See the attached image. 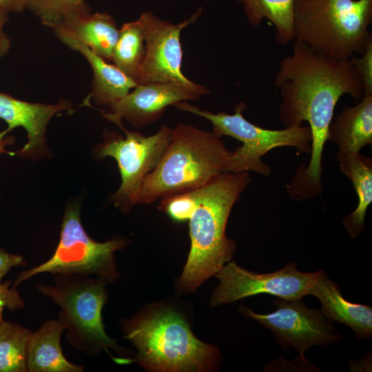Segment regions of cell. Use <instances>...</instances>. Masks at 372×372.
I'll return each mask as SVG.
<instances>
[{
	"label": "cell",
	"mask_w": 372,
	"mask_h": 372,
	"mask_svg": "<svg viewBox=\"0 0 372 372\" xmlns=\"http://www.w3.org/2000/svg\"><path fill=\"white\" fill-rule=\"evenodd\" d=\"M27 8L51 29L68 17L92 12L85 0H27Z\"/></svg>",
	"instance_id": "obj_24"
},
{
	"label": "cell",
	"mask_w": 372,
	"mask_h": 372,
	"mask_svg": "<svg viewBox=\"0 0 372 372\" xmlns=\"http://www.w3.org/2000/svg\"><path fill=\"white\" fill-rule=\"evenodd\" d=\"M251 182L249 172H223L194 189L196 205L189 219L191 249L179 282L195 291L232 258L236 246L227 238L230 212Z\"/></svg>",
	"instance_id": "obj_2"
},
{
	"label": "cell",
	"mask_w": 372,
	"mask_h": 372,
	"mask_svg": "<svg viewBox=\"0 0 372 372\" xmlns=\"http://www.w3.org/2000/svg\"><path fill=\"white\" fill-rule=\"evenodd\" d=\"M72 107L66 100L55 104L30 103L0 92V118L8 125L6 132L21 127L28 138V143L13 155L30 156L41 151L45 145V132L51 118L63 111L70 112Z\"/></svg>",
	"instance_id": "obj_14"
},
{
	"label": "cell",
	"mask_w": 372,
	"mask_h": 372,
	"mask_svg": "<svg viewBox=\"0 0 372 372\" xmlns=\"http://www.w3.org/2000/svg\"><path fill=\"white\" fill-rule=\"evenodd\" d=\"M145 52V39L141 20L123 24L113 50V64L136 83Z\"/></svg>",
	"instance_id": "obj_22"
},
{
	"label": "cell",
	"mask_w": 372,
	"mask_h": 372,
	"mask_svg": "<svg viewBox=\"0 0 372 372\" xmlns=\"http://www.w3.org/2000/svg\"><path fill=\"white\" fill-rule=\"evenodd\" d=\"M324 273L322 270L301 272L296 269V262H291L277 271L256 273L229 261L216 274L220 284L212 295L211 304L231 303L261 293L285 300H302Z\"/></svg>",
	"instance_id": "obj_10"
},
{
	"label": "cell",
	"mask_w": 372,
	"mask_h": 372,
	"mask_svg": "<svg viewBox=\"0 0 372 372\" xmlns=\"http://www.w3.org/2000/svg\"><path fill=\"white\" fill-rule=\"evenodd\" d=\"M273 302L277 309L272 313H256L243 306L240 311L269 329L282 349L292 347L304 358V351L311 347L331 345L342 340L321 310L307 307L302 300L277 298Z\"/></svg>",
	"instance_id": "obj_11"
},
{
	"label": "cell",
	"mask_w": 372,
	"mask_h": 372,
	"mask_svg": "<svg viewBox=\"0 0 372 372\" xmlns=\"http://www.w3.org/2000/svg\"><path fill=\"white\" fill-rule=\"evenodd\" d=\"M350 61L361 81L365 94H372V39L361 54V57L351 56Z\"/></svg>",
	"instance_id": "obj_25"
},
{
	"label": "cell",
	"mask_w": 372,
	"mask_h": 372,
	"mask_svg": "<svg viewBox=\"0 0 372 372\" xmlns=\"http://www.w3.org/2000/svg\"><path fill=\"white\" fill-rule=\"evenodd\" d=\"M124 337L137 349L138 360L149 369L165 371H203L214 363L218 349L198 340L185 320L167 309L124 327Z\"/></svg>",
	"instance_id": "obj_5"
},
{
	"label": "cell",
	"mask_w": 372,
	"mask_h": 372,
	"mask_svg": "<svg viewBox=\"0 0 372 372\" xmlns=\"http://www.w3.org/2000/svg\"><path fill=\"white\" fill-rule=\"evenodd\" d=\"M8 14L0 10V59L5 56L11 48V40L4 30V27L9 21Z\"/></svg>",
	"instance_id": "obj_28"
},
{
	"label": "cell",
	"mask_w": 372,
	"mask_h": 372,
	"mask_svg": "<svg viewBox=\"0 0 372 372\" xmlns=\"http://www.w3.org/2000/svg\"><path fill=\"white\" fill-rule=\"evenodd\" d=\"M231 152L214 132L180 123L156 168L145 178L137 204L200 188L218 174L228 172Z\"/></svg>",
	"instance_id": "obj_3"
},
{
	"label": "cell",
	"mask_w": 372,
	"mask_h": 372,
	"mask_svg": "<svg viewBox=\"0 0 372 372\" xmlns=\"http://www.w3.org/2000/svg\"><path fill=\"white\" fill-rule=\"evenodd\" d=\"M309 295L318 298L322 305L321 311L329 320L349 327L359 339L371 337V307L347 300L339 287L326 276L325 272L315 282Z\"/></svg>",
	"instance_id": "obj_17"
},
{
	"label": "cell",
	"mask_w": 372,
	"mask_h": 372,
	"mask_svg": "<svg viewBox=\"0 0 372 372\" xmlns=\"http://www.w3.org/2000/svg\"><path fill=\"white\" fill-rule=\"evenodd\" d=\"M372 0H294L295 39L316 54L344 61L372 39Z\"/></svg>",
	"instance_id": "obj_4"
},
{
	"label": "cell",
	"mask_w": 372,
	"mask_h": 372,
	"mask_svg": "<svg viewBox=\"0 0 372 372\" xmlns=\"http://www.w3.org/2000/svg\"><path fill=\"white\" fill-rule=\"evenodd\" d=\"M58 29L75 37L107 61H112L119 29L107 12L76 14L65 18Z\"/></svg>",
	"instance_id": "obj_19"
},
{
	"label": "cell",
	"mask_w": 372,
	"mask_h": 372,
	"mask_svg": "<svg viewBox=\"0 0 372 372\" xmlns=\"http://www.w3.org/2000/svg\"><path fill=\"white\" fill-rule=\"evenodd\" d=\"M32 332L19 323L0 324V372H27L28 348Z\"/></svg>",
	"instance_id": "obj_23"
},
{
	"label": "cell",
	"mask_w": 372,
	"mask_h": 372,
	"mask_svg": "<svg viewBox=\"0 0 372 372\" xmlns=\"http://www.w3.org/2000/svg\"><path fill=\"white\" fill-rule=\"evenodd\" d=\"M274 85L282 100L280 122L287 128L307 121L312 135L308 167L297 170L288 192L302 199L314 196L322 189V156L335 105L344 94L360 100L364 87L350 59H329L296 40L292 54L279 63Z\"/></svg>",
	"instance_id": "obj_1"
},
{
	"label": "cell",
	"mask_w": 372,
	"mask_h": 372,
	"mask_svg": "<svg viewBox=\"0 0 372 372\" xmlns=\"http://www.w3.org/2000/svg\"><path fill=\"white\" fill-rule=\"evenodd\" d=\"M121 128L125 137L106 132L98 155L101 158L110 156L116 161L121 183L112 196V201L116 208L127 211L137 205L141 185L163 156L172 139V128L163 125L150 136L130 132L124 126Z\"/></svg>",
	"instance_id": "obj_9"
},
{
	"label": "cell",
	"mask_w": 372,
	"mask_h": 372,
	"mask_svg": "<svg viewBox=\"0 0 372 372\" xmlns=\"http://www.w3.org/2000/svg\"><path fill=\"white\" fill-rule=\"evenodd\" d=\"M327 140L335 143L337 156L359 153L372 144V94H365L359 103L345 106L331 121Z\"/></svg>",
	"instance_id": "obj_16"
},
{
	"label": "cell",
	"mask_w": 372,
	"mask_h": 372,
	"mask_svg": "<svg viewBox=\"0 0 372 372\" xmlns=\"http://www.w3.org/2000/svg\"><path fill=\"white\" fill-rule=\"evenodd\" d=\"M52 30L63 43L81 53L89 62L94 74L90 97L96 104L110 106L138 85L114 64L107 63L79 39L62 30Z\"/></svg>",
	"instance_id": "obj_15"
},
{
	"label": "cell",
	"mask_w": 372,
	"mask_h": 372,
	"mask_svg": "<svg viewBox=\"0 0 372 372\" xmlns=\"http://www.w3.org/2000/svg\"><path fill=\"white\" fill-rule=\"evenodd\" d=\"M341 172L352 182L358 203L356 209L343 220L351 238L358 237L364 229L366 209L372 202V159L360 153L337 156Z\"/></svg>",
	"instance_id": "obj_20"
},
{
	"label": "cell",
	"mask_w": 372,
	"mask_h": 372,
	"mask_svg": "<svg viewBox=\"0 0 372 372\" xmlns=\"http://www.w3.org/2000/svg\"><path fill=\"white\" fill-rule=\"evenodd\" d=\"M174 106L206 118L212 125V132L219 137L231 136L242 142V146L230 153L228 172L252 171L262 176H269L271 168L261 160V157L278 147H293L298 149V153L311 152L312 135L309 126L285 127L283 130L260 127L244 117L246 105L243 102L235 106L232 114L203 110L187 101L176 103Z\"/></svg>",
	"instance_id": "obj_7"
},
{
	"label": "cell",
	"mask_w": 372,
	"mask_h": 372,
	"mask_svg": "<svg viewBox=\"0 0 372 372\" xmlns=\"http://www.w3.org/2000/svg\"><path fill=\"white\" fill-rule=\"evenodd\" d=\"M106 282L99 278L56 274L54 285L39 284L37 290L61 309L58 320L67 331L68 344L88 356L102 349L119 350L105 332L102 310L107 300Z\"/></svg>",
	"instance_id": "obj_6"
},
{
	"label": "cell",
	"mask_w": 372,
	"mask_h": 372,
	"mask_svg": "<svg viewBox=\"0 0 372 372\" xmlns=\"http://www.w3.org/2000/svg\"><path fill=\"white\" fill-rule=\"evenodd\" d=\"M209 92L206 87L199 84L195 87L173 82L138 85L110 105L109 112H101L104 118L120 127L125 119L140 128L156 121L169 105L196 100Z\"/></svg>",
	"instance_id": "obj_13"
},
{
	"label": "cell",
	"mask_w": 372,
	"mask_h": 372,
	"mask_svg": "<svg viewBox=\"0 0 372 372\" xmlns=\"http://www.w3.org/2000/svg\"><path fill=\"white\" fill-rule=\"evenodd\" d=\"M12 280L0 282V324L3 321V311L5 307L14 311L25 307L24 300L19 291L12 287Z\"/></svg>",
	"instance_id": "obj_26"
},
{
	"label": "cell",
	"mask_w": 372,
	"mask_h": 372,
	"mask_svg": "<svg viewBox=\"0 0 372 372\" xmlns=\"http://www.w3.org/2000/svg\"><path fill=\"white\" fill-rule=\"evenodd\" d=\"M6 134L7 132L6 130L0 131V155L3 153H7L13 156L12 152H9L6 149V146L14 143V138L12 136H6Z\"/></svg>",
	"instance_id": "obj_30"
},
{
	"label": "cell",
	"mask_w": 372,
	"mask_h": 372,
	"mask_svg": "<svg viewBox=\"0 0 372 372\" xmlns=\"http://www.w3.org/2000/svg\"><path fill=\"white\" fill-rule=\"evenodd\" d=\"M27 8V0H0V10L6 12H21Z\"/></svg>",
	"instance_id": "obj_29"
},
{
	"label": "cell",
	"mask_w": 372,
	"mask_h": 372,
	"mask_svg": "<svg viewBox=\"0 0 372 372\" xmlns=\"http://www.w3.org/2000/svg\"><path fill=\"white\" fill-rule=\"evenodd\" d=\"M26 264L22 256L8 253L0 248V282L12 267L25 266Z\"/></svg>",
	"instance_id": "obj_27"
},
{
	"label": "cell",
	"mask_w": 372,
	"mask_h": 372,
	"mask_svg": "<svg viewBox=\"0 0 372 372\" xmlns=\"http://www.w3.org/2000/svg\"><path fill=\"white\" fill-rule=\"evenodd\" d=\"M65 328L59 320L45 322L32 332L27 360V372H82L83 365L70 362L64 355L61 337Z\"/></svg>",
	"instance_id": "obj_18"
},
{
	"label": "cell",
	"mask_w": 372,
	"mask_h": 372,
	"mask_svg": "<svg viewBox=\"0 0 372 372\" xmlns=\"http://www.w3.org/2000/svg\"><path fill=\"white\" fill-rule=\"evenodd\" d=\"M242 6L249 23L258 27L263 19L276 30V41L285 45L295 40L293 30L294 0H236Z\"/></svg>",
	"instance_id": "obj_21"
},
{
	"label": "cell",
	"mask_w": 372,
	"mask_h": 372,
	"mask_svg": "<svg viewBox=\"0 0 372 372\" xmlns=\"http://www.w3.org/2000/svg\"><path fill=\"white\" fill-rule=\"evenodd\" d=\"M78 204L67 207L63 214L60 240L52 254L45 262L17 275L12 287L39 273L69 274L79 276H96L106 282L118 277L114 253L125 247L127 241L115 238L106 242L94 240L84 229Z\"/></svg>",
	"instance_id": "obj_8"
},
{
	"label": "cell",
	"mask_w": 372,
	"mask_h": 372,
	"mask_svg": "<svg viewBox=\"0 0 372 372\" xmlns=\"http://www.w3.org/2000/svg\"><path fill=\"white\" fill-rule=\"evenodd\" d=\"M201 12L199 9L189 19L175 24L149 11L141 14L139 19L143 28L146 52L136 81L138 85L168 82L190 87L198 85L182 72L180 33L197 20Z\"/></svg>",
	"instance_id": "obj_12"
}]
</instances>
